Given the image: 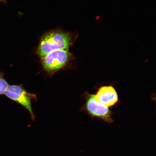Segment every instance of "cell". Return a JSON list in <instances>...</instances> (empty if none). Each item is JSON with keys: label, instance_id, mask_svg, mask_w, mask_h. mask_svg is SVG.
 I'll list each match as a JSON object with an SVG mask.
<instances>
[{"label": "cell", "instance_id": "obj_1", "mask_svg": "<svg viewBox=\"0 0 156 156\" xmlns=\"http://www.w3.org/2000/svg\"><path fill=\"white\" fill-rule=\"evenodd\" d=\"M73 44V38L69 34L61 32L48 33L41 40L37 54L41 58L55 51L68 50Z\"/></svg>", "mask_w": 156, "mask_h": 156}, {"label": "cell", "instance_id": "obj_2", "mask_svg": "<svg viewBox=\"0 0 156 156\" xmlns=\"http://www.w3.org/2000/svg\"><path fill=\"white\" fill-rule=\"evenodd\" d=\"M73 59V55L68 50H59L42 58L41 62L44 70L52 75L66 67Z\"/></svg>", "mask_w": 156, "mask_h": 156}, {"label": "cell", "instance_id": "obj_3", "mask_svg": "<svg viewBox=\"0 0 156 156\" xmlns=\"http://www.w3.org/2000/svg\"><path fill=\"white\" fill-rule=\"evenodd\" d=\"M85 95L86 101L83 108L90 116L100 119L107 124L114 122L112 111L108 107L99 102L95 94L87 93Z\"/></svg>", "mask_w": 156, "mask_h": 156}, {"label": "cell", "instance_id": "obj_4", "mask_svg": "<svg viewBox=\"0 0 156 156\" xmlns=\"http://www.w3.org/2000/svg\"><path fill=\"white\" fill-rule=\"evenodd\" d=\"M9 99L22 105L30 113L32 119L35 116L32 107V101L36 99V95L29 93L20 85H11L8 87L4 94Z\"/></svg>", "mask_w": 156, "mask_h": 156}, {"label": "cell", "instance_id": "obj_5", "mask_svg": "<svg viewBox=\"0 0 156 156\" xmlns=\"http://www.w3.org/2000/svg\"><path fill=\"white\" fill-rule=\"evenodd\" d=\"M95 95L97 100L105 106L109 107L118 102L119 97L115 88L111 85L104 86L99 88Z\"/></svg>", "mask_w": 156, "mask_h": 156}, {"label": "cell", "instance_id": "obj_6", "mask_svg": "<svg viewBox=\"0 0 156 156\" xmlns=\"http://www.w3.org/2000/svg\"><path fill=\"white\" fill-rule=\"evenodd\" d=\"M3 73H0V95L5 94L9 86V83L5 79Z\"/></svg>", "mask_w": 156, "mask_h": 156}, {"label": "cell", "instance_id": "obj_7", "mask_svg": "<svg viewBox=\"0 0 156 156\" xmlns=\"http://www.w3.org/2000/svg\"><path fill=\"white\" fill-rule=\"evenodd\" d=\"M6 0H0V2L5 3Z\"/></svg>", "mask_w": 156, "mask_h": 156}]
</instances>
